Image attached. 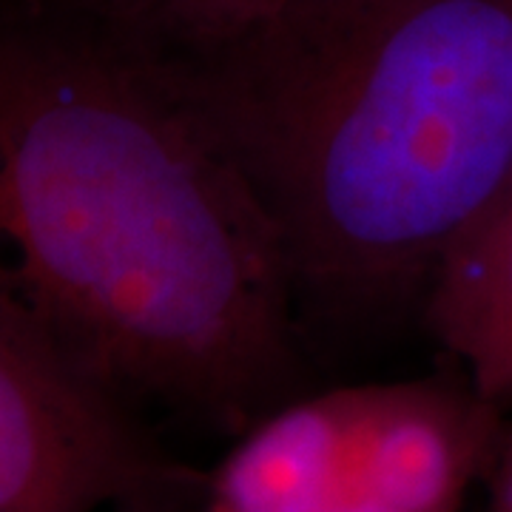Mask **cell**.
Wrapping results in <instances>:
<instances>
[{"instance_id": "ba28073f", "label": "cell", "mask_w": 512, "mask_h": 512, "mask_svg": "<svg viewBox=\"0 0 512 512\" xmlns=\"http://www.w3.org/2000/svg\"><path fill=\"white\" fill-rule=\"evenodd\" d=\"M183 507L177 504H168V501H157V498H134L126 501L120 507H114V512H180Z\"/></svg>"}, {"instance_id": "52a82bcc", "label": "cell", "mask_w": 512, "mask_h": 512, "mask_svg": "<svg viewBox=\"0 0 512 512\" xmlns=\"http://www.w3.org/2000/svg\"><path fill=\"white\" fill-rule=\"evenodd\" d=\"M484 484L490 490V512H512V424H507L504 441Z\"/></svg>"}, {"instance_id": "7a4b0ae2", "label": "cell", "mask_w": 512, "mask_h": 512, "mask_svg": "<svg viewBox=\"0 0 512 512\" xmlns=\"http://www.w3.org/2000/svg\"><path fill=\"white\" fill-rule=\"evenodd\" d=\"M274 225L299 322L424 305L512 174V0H191L106 26Z\"/></svg>"}, {"instance_id": "277c9868", "label": "cell", "mask_w": 512, "mask_h": 512, "mask_svg": "<svg viewBox=\"0 0 512 512\" xmlns=\"http://www.w3.org/2000/svg\"><path fill=\"white\" fill-rule=\"evenodd\" d=\"M507 424L461 370L356 384L348 439L319 512H464L490 476Z\"/></svg>"}, {"instance_id": "9c48e42d", "label": "cell", "mask_w": 512, "mask_h": 512, "mask_svg": "<svg viewBox=\"0 0 512 512\" xmlns=\"http://www.w3.org/2000/svg\"><path fill=\"white\" fill-rule=\"evenodd\" d=\"M504 205H512V174H510V183L504 185V191L498 194V200L487 208V211H495V208H504Z\"/></svg>"}, {"instance_id": "3957f363", "label": "cell", "mask_w": 512, "mask_h": 512, "mask_svg": "<svg viewBox=\"0 0 512 512\" xmlns=\"http://www.w3.org/2000/svg\"><path fill=\"white\" fill-rule=\"evenodd\" d=\"M202 478L134 410L0 328V512H97L134 498L188 510Z\"/></svg>"}, {"instance_id": "8992f818", "label": "cell", "mask_w": 512, "mask_h": 512, "mask_svg": "<svg viewBox=\"0 0 512 512\" xmlns=\"http://www.w3.org/2000/svg\"><path fill=\"white\" fill-rule=\"evenodd\" d=\"M15 3L72 15V18L80 20H92L100 26H128V23L151 18L163 9L191 3V0H15Z\"/></svg>"}, {"instance_id": "5b68a950", "label": "cell", "mask_w": 512, "mask_h": 512, "mask_svg": "<svg viewBox=\"0 0 512 512\" xmlns=\"http://www.w3.org/2000/svg\"><path fill=\"white\" fill-rule=\"evenodd\" d=\"M424 325L478 393L512 410V205L487 211L441 259Z\"/></svg>"}, {"instance_id": "6da1fadb", "label": "cell", "mask_w": 512, "mask_h": 512, "mask_svg": "<svg viewBox=\"0 0 512 512\" xmlns=\"http://www.w3.org/2000/svg\"><path fill=\"white\" fill-rule=\"evenodd\" d=\"M0 328L242 436L305 393L285 251L126 37L0 0Z\"/></svg>"}]
</instances>
